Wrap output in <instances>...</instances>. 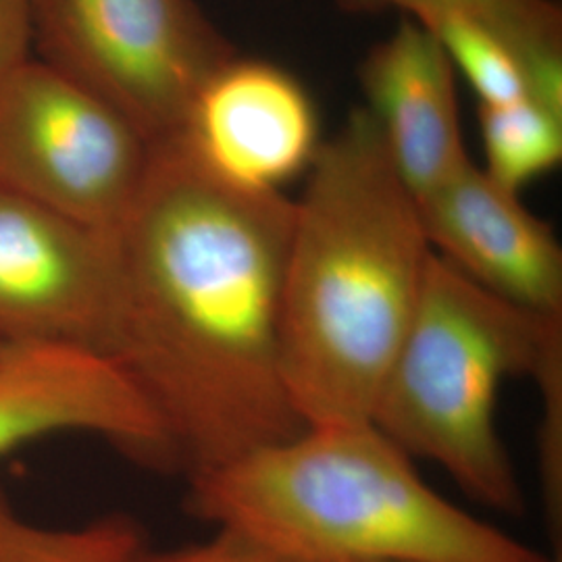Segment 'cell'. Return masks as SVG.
Returning <instances> with one entry per match:
<instances>
[{"label": "cell", "mask_w": 562, "mask_h": 562, "mask_svg": "<svg viewBox=\"0 0 562 562\" xmlns=\"http://www.w3.org/2000/svg\"><path fill=\"white\" fill-rule=\"evenodd\" d=\"M292 225L283 192L229 183L167 140L109 234L99 352L148 402L190 480L304 429L281 369Z\"/></svg>", "instance_id": "cell-1"}, {"label": "cell", "mask_w": 562, "mask_h": 562, "mask_svg": "<svg viewBox=\"0 0 562 562\" xmlns=\"http://www.w3.org/2000/svg\"><path fill=\"white\" fill-rule=\"evenodd\" d=\"M306 173L281 281L283 382L304 427L371 422L434 250L362 106Z\"/></svg>", "instance_id": "cell-2"}, {"label": "cell", "mask_w": 562, "mask_h": 562, "mask_svg": "<svg viewBox=\"0 0 562 562\" xmlns=\"http://www.w3.org/2000/svg\"><path fill=\"white\" fill-rule=\"evenodd\" d=\"M188 508L296 562H554L440 496L371 422L306 425L192 477Z\"/></svg>", "instance_id": "cell-3"}, {"label": "cell", "mask_w": 562, "mask_h": 562, "mask_svg": "<svg viewBox=\"0 0 562 562\" xmlns=\"http://www.w3.org/2000/svg\"><path fill=\"white\" fill-rule=\"evenodd\" d=\"M562 371V317L485 292L436 252L371 423L408 457L440 464L467 496L519 517L525 496L496 425L506 380Z\"/></svg>", "instance_id": "cell-4"}, {"label": "cell", "mask_w": 562, "mask_h": 562, "mask_svg": "<svg viewBox=\"0 0 562 562\" xmlns=\"http://www.w3.org/2000/svg\"><path fill=\"white\" fill-rule=\"evenodd\" d=\"M41 60L115 109L146 140H173L236 48L194 0H36Z\"/></svg>", "instance_id": "cell-5"}, {"label": "cell", "mask_w": 562, "mask_h": 562, "mask_svg": "<svg viewBox=\"0 0 562 562\" xmlns=\"http://www.w3.org/2000/svg\"><path fill=\"white\" fill-rule=\"evenodd\" d=\"M153 144L53 65L0 81V190L111 234L140 192Z\"/></svg>", "instance_id": "cell-6"}, {"label": "cell", "mask_w": 562, "mask_h": 562, "mask_svg": "<svg viewBox=\"0 0 562 562\" xmlns=\"http://www.w3.org/2000/svg\"><path fill=\"white\" fill-rule=\"evenodd\" d=\"M111 269L109 234L0 190V346L99 352Z\"/></svg>", "instance_id": "cell-7"}, {"label": "cell", "mask_w": 562, "mask_h": 562, "mask_svg": "<svg viewBox=\"0 0 562 562\" xmlns=\"http://www.w3.org/2000/svg\"><path fill=\"white\" fill-rule=\"evenodd\" d=\"M97 436L155 467H176L161 423L101 352L71 344L0 346V457L53 436Z\"/></svg>", "instance_id": "cell-8"}, {"label": "cell", "mask_w": 562, "mask_h": 562, "mask_svg": "<svg viewBox=\"0 0 562 562\" xmlns=\"http://www.w3.org/2000/svg\"><path fill=\"white\" fill-rule=\"evenodd\" d=\"M209 171L248 190L281 192L308 171L322 142L301 81L234 57L204 81L173 138Z\"/></svg>", "instance_id": "cell-9"}, {"label": "cell", "mask_w": 562, "mask_h": 562, "mask_svg": "<svg viewBox=\"0 0 562 562\" xmlns=\"http://www.w3.org/2000/svg\"><path fill=\"white\" fill-rule=\"evenodd\" d=\"M431 250L485 292L543 317H562V248L519 192L471 161L419 201Z\"/></svg>", "instance_id": "cell-10"}, {"label": "cell", "mask_w": 562, "mask_h": 562, "mask_svg": "<svg viewBox=\"0 0 562 562\" xmlns=\"http://www.w3.org/2000/svg\"><path fill=\"white\" fill-rule=\"evenodd\" d=\"M362 106L417 202L473 161L462 140L457 71L419 21L402 20L362 60Z\"/></svg>", "instance_id": "cell-11"}, {"label": "cell", "mask_w": 562, "mask_h": 562, "mask_svg": "<svg viewBox=\"0 0 562 562\" xmlns=\"http://www.w3.org/2000/svg\"><path fill=\"white\" fill-rule=\"evenodd\" d=\"M352 11L398 9L427 23L459 15L496 32L521 59L529 94L562 111V15L552 0H341Z\"/></svg>", "instance_id": "cell-12"}, {"label": "cell", "mask_w": 562, "mask_h": 562, "mask_svg": "<svg viewBox=\"0 0 562 562\" xmlns=\"http://www.w3.org/2000/svg\"><path fill=\"white\" fill-rule=\"evenodd\" d=\"M482 169L506 190L519 192L562 161V113L533 99L480 106Z\"/></svg>", "instance_id": "cell-13"}, {"label": "cell", "mask_w": 562, "mask_h": 562, "mask_svg": "<svg viewBox=\"0 0 562 562\" xmlns=\"http://www.w3.org/2000/svg\"><path fill=\"white\" fill-rule=\"evenodd\" d=\"M144 546L140 527L130 517L44 527L21 517L0 490V562H132Z\"/></svg>", "instance_id": "cell-14"}, {"label": "cell", "mask_w": 562, "mask_h": 562, "mask_svg": "<svg viewBox=\"0 0 562 562\" xmlns=\"http://www.w3.org/2000/svg\"><path fill=\"white\" fill-rule=\"evenodd\" d=\"M422 25L440 41L454 71L471 83L480 106L531 99L519 55L487 25L459 15Z\"/></svg>", "instance_id": "cell-15"}, {"label": "cell", "mask_w": 562, "mask_h": 562, "mask_svg": "<svg viewBox=\"0 0 562 562\" xmlns=\"http://www.w3.org/2000/svg\"><path fill=\"white\" fill-rule=\"evenodd\" d=\"M132 562H296L280 557L238 533L217 529L211 540L176 550H148L146 546Z\"/></svg>", "instance_id": "cell-16"}, {"label": "cell", "mask_w": 562, "mask_h": 562, "mask_svg": "<svg viewBox=\"0 0 562 562\" xmlns=\"http://www.w3.org/2000/svg\"><path fill=\"white\" fill-rule=\"evenodd\" d=\"M36 0H0V81L32 59Z\"/></svg>", "instance_id": "cell-17"}, {"label": "cell", "mask_w": 562, "mask_h": 562, "mask_svg": "<svg viewBox=\"0 0 562 562\" xmlns=\"http://www.w3.org/2000/svg\"><path fill=\"white\" fill-rule=\"evenodd\" d=\"M554 562H561V557H557V561Z\"/></svg>", "instance_id": "cell-18"}]
</instances>
